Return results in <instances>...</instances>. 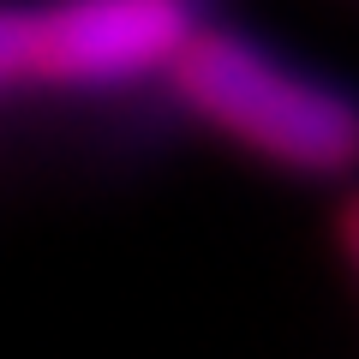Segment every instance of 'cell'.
Masks as SVG:
<instances>
[{"label":"cell","instance_id":"6da1fadb","mask_svg":"<svg viewBox=\"0 0 359 359\" xmlns=\"http://www.w3.org/2000/svg\"><path fill=\"white\" fill-rule=\"evenodd\" d=\"M222 0H25V96L18 114L138 150L168 138L162 78Z\"/></svg>","mask_w":359,"mask_h":359},{"label":"cell","instance_id":"7a4b0ae2","mask_svg":"<svg viewBox=\"0 0 359 359\" xmlns=\"http://www.w3.org/2000/svg\"><path fill=\"white\" fill-rule=\"evenodd\" d=\"M174 126L222 138L228 150L311 186L359 180V90L287 60L264 36L210 18L162 78Z\"/></svg>","mask_w":359,"mask_h":359},{"label":"cell","instance_id":"3957f363","mask_svg":"<svg viewBox=\"0 0 359 359\" xmlns=\"http://www.w3.org/2000/svg\"><path fill=\"white\" fill-rule=\"evenodd\" d=\"M335 245H341L347 269H353V282H359V180H347L341 204H335Z\"/></svg>","mask_w":359,"mask_h":359}]
</instances>
